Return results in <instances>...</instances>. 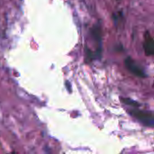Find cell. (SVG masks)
<instances>
[{
  "label": "cell",
  "instance_id": "cell-1",
  "mask_svg": "<svg viewBox=\"0 0 154 154\" xmlns=\"http://www.w3.org/2000/svg\"><path fill=\"white\" fill-rule=\"evenodd\" d=\"M129 113L144 125L149 126V127H152L154 125V116L152 113L144 112V111L134 109V108L130 109Z\"/></svg>",
  "mask_w": 154,
  "mask_h": 154
},
{
  "label": "cell",
  "instance_id": "cell-2",
  "mask_svg": "<svg viewBox=\"0 0 154 154\" xmlns=\"http://www.w3.org/2000/svg\"><path fill=\"white\" fill-rule=\"evenodd\" d=\"M125 64L126 66V68L133 73L134 74L135 76L137 77H140V78H146V74L144 73V71L143 70V69L138 66L134 60H133L131 58H127L125 60Z\"/></svg>",
  "mask_w": 154,
  "mask_h": 154
},
{
  "label": "cell",
  "instance_id": "cell-3",
  "mask_svg": "<svg viewBox=\"0 0 154 154\" xmlns=\"http://www.w3.org/2000/svg\"><path fill=\"white\" fill-rule=\"evenodd\" d=\"M143 48L145 54L147 56H152L154 53V42L152 37L150 35L149 32L145 33L144 36V42H143Z\"/></svg>",
  "mask_w": 154,
  "mask_h": 154
},
{
  "label": "cell",
  "instance_id": "cell-4",
  "mask_svg": "<svg viewBox=\"0 0 154 154\" xmlns=\"http://www.w3.org/2000/svg\"><path fill=\"white\" fill-rule=\"evenodd\" d=\"M122 101L125 104V105H128V106H132L134 107H139L140 106V104L130 99V98H125V99H122Z\"/></svg>",
  "mask_w": 154,
  "mask_h": 154
},
{
  "label": "cell",
  "instance_id": "cell-5",
  "mask_svg": "<svg viewBox=\"0 0 154 154\" xmlns=\"http://www.w3.org/2000/svg\"><path fill=\"white\" fill-rule=\"evenodd\" d=\"M93 59H95V57L93 56L91 51H89L88 49H87V60L90 62Z\"/></svg>",
  "mask_w": 154,
  "mask_h": 154
},
{
  "label": "cell",
  "instance_id": "cell-6",
  "mask_svg": "<svg viewBox=\"0 0 154 154\" xmlns=\"http://www.w3.org/2000/svg\"><path fill=\"white\" fill-rule=\"evenodd\" d=\"M66 86H67V88H69V91H70V85H69V82H67V83H66Z\"/></svg>",
  "mask_w": 154,
  "mask_h": 154
},
{
  "label": "cell",
  "instance_id": "cell-7",
  "mask_svg": "<svg viewBox=\"0 0 154 154\" xmlns=\"http://www.w3.org/2000/svg\"><path fill=\"white\" fill-rule=\"evenodd\" d=\"M9 154H18L17 152H11V153H9Z\"/></svg>",
  "mask_w": 154,
  "mask_h": 154
}]
</instances>
